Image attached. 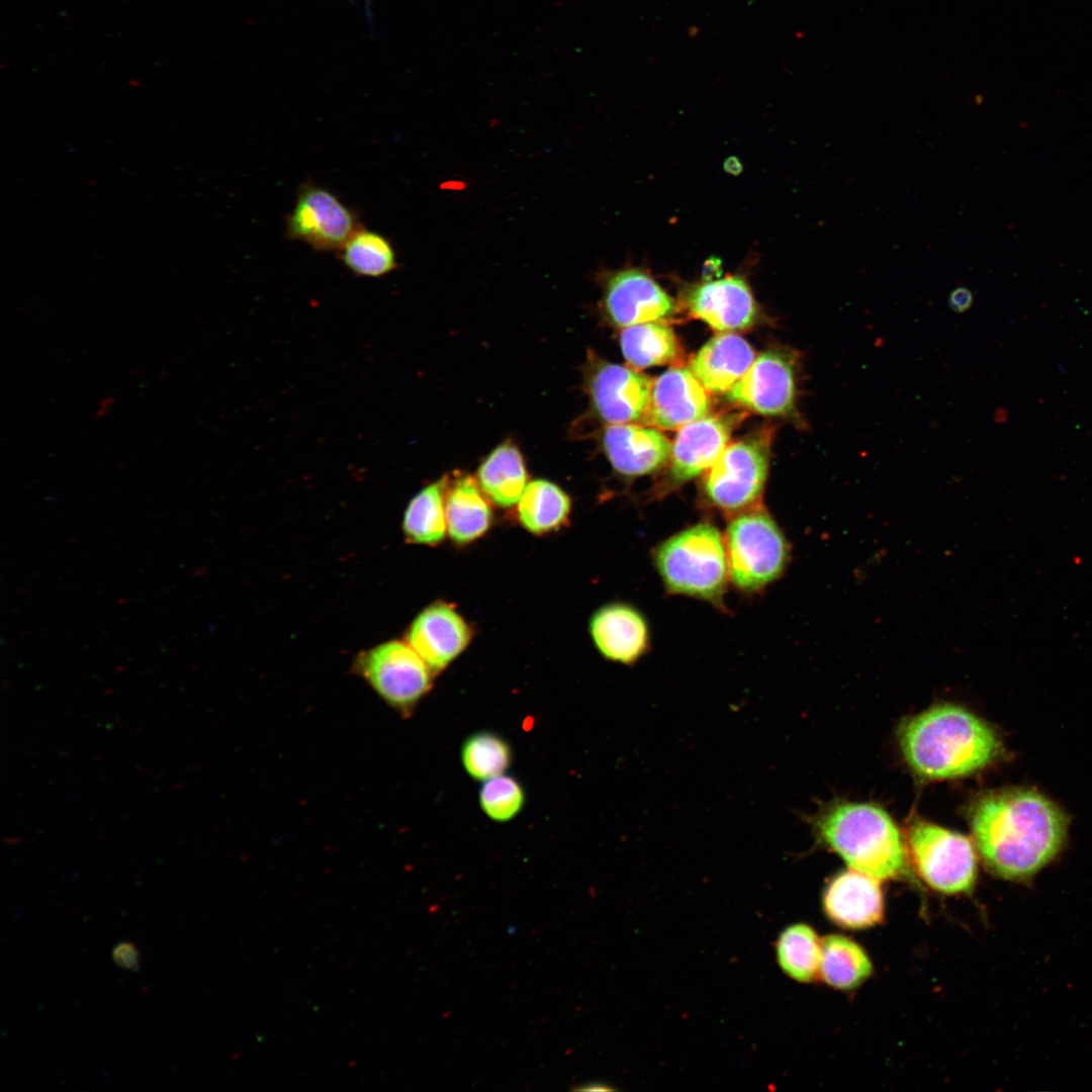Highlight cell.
<instances>
[{
    "mask_svg": "<svg viewBox=\"0 0 1092 1092\" xmlns=\"http://www.w3.org/2000/svg\"><path fill=\"white\" fill-rule=\"evenodd\" d=\"M976 847L988 870L1027 880L1060 851L1067 832L1063 812L1041 794L1004 789L981 796L970 810Z\"/></svg>",
    "mask_w": 1092,
    "mask_h": 1092,
    "instance_id": "cell-1",
    "label": "cell"
},
{
    "mask_svg": "<svg viewBox=\"0 0 1092 1092\" xmlns=\"http://www.w3.org/2000/svg\"><path fill=\"white\" fill-rule=\"evenodd\" d=\"M899 743L908 765L928 780L973 775L1001 751L995 730L974 713L942 704L905 720Z\"/></svg>",
    "mask_w": 1092,
    "mask_h": 1092,
    "instance_id": "cell-2",
    "label": "cell"
},
{
    "mask_svg": "<svg viewBox=\"0 0 1092 1092\" xmlns=\"http://www.w3.org/2000/svg\"><path fill=\"white\" fill-rule=\"evenodd\" d=\"M819 840L838 853L850 869L881 880L907 872L902 837L890 815L864 803L842 802L814 821Z\"/></svg>",
    "mask_w": 1092,
    "mask_h": 1092,
    "instance_id": "cell-3",
    "label": "cell"
},
{
    "mask_svg": "<svg viewBox=\"0 0 1092 1092\" xmlns=\"http://www.w3.org/2000/svg\"><path fill=\"white\" fill-rule=\"evenodd\" d=\"M655 566L667 590L719 604L729 568L725 540L712 524L699 523L664 540Z\"/></svg>",
    "mask_w": 1092,
    "mask_h": 1092,
    "instance_id": "cell-4",
    "label": "cell"
},
{
    "mask_svg": "<svg viewBox=\"0 0 1092 1092\" xmlns=\"http://www.w3.org/2000/svg\"><path fill=\"white\" fill-rule=\"evenodd\" d=\"M729 577L741 590H758L784 572L789 545L772 517L755 506L736 514L725 537Z\"/></svg>",
    "mask_w": 1092,
    "mask_h": 1092,
    "instance_id": "cell-5",
    "label": "cell"
},
{
    "mask_svg": "<svg viewBox=\"0 0 1092 1092\" xmlns=\"http://www.w3.org/2000/svg\"><path fill=\"white\" fill-rule=\"evenodd\" d=\"M770 440L769 431H758L725 448L704 480L713 507L733 515L755 507L767 477Z\"/></svg>",
    "mask_w": 1092,
    "mask_h": 1092,
    "instance_id": "cell-6",
    "label": "cell"
},
{
    "mask_svg": "<svg viewBox=\"0 0 1092 1092\" xmlns=\"http://www.w3.org/2000/svg\"><path fill=\"white\" fill-rule=\"evenodd\" d=\"M907 845L918 875L931 889L956 895L974 888L977 855L967 836L913 820L907 829Z\"/></svg>",
    "mask_w": 1092,
    "mask_h": 1092,
    "instance_id": "cell-7",
    "label": "cell"
},
{
    "mask_svg": "<svg viewBox=\"0 0 1092 1092\" xmlns=\"http://www.w3.org/2000/svg\"><path fill=\"white\" fill-rule=\"evenodd\" d=\"M355 670L391 708L407 716L432 688L434 671L405 642L390 640L360 653Z\"/></svg>",
    "mask_w": 1092,
    "mask_h": 1092,
    "instance_id": "cell-8",
    "label": "cell"
},
{
    "mask_svg": "<svg viewBox=\"0 0 1092 1092\" xmlns=\"http://www.w3.org/2000/svg\"><path fill=\"white\" fill-rule=\"evenodd\" d=\"M361 225L358 213L330 189L300 184L285 218V236L315 252H338Z\"/></svg>",
    "mask_w": 1092,
    "mask_h": 1092,
    "instance_id": "cell-9",
    "label": "cell"
},
{
    "mask_svg": "<svg viewBox=\"0 0 1092 1092\" xmlns=\"http://www.w3.org/2000/svg\"><path fill=\"white\" fill-rule=\"evenodd\" d=\"M601 308L607 320L621 328L659 322L674 314V299L648 270L627 265L598 273Z\"/></svg>",
    "mask_w": 1092,
    "mask_h": 1092,
    "instance_id": "cell-10",
    "label": "cell"
},
{
    "mask_svg": "<svg viewBox=\"0 0 1092 1092\" xmlns=\"http://www.w3.org/2000/svg\"><path fill=\"white\" fill-rule=\"evenodd\" d=\"M798 358L795 351L785 348L762 352L727 392L728 398L759 415L795 416Z\"/></svg>",
    "mask_w": 1092,
    "mask_h": 1092,
    "instance_id": "cell-11",
    "label": "cell"
},
{
    "mask_svg": "<svg viewBox=\"0 0 1092 1092\" xmlns=\"http://www.w3.org/2000/svg\"><path fill=\"white\" fill-rule=\"evenodd\" d=\"M584 389L596 415L608 424L643 421L652 381L634 369L608 362L593 351L583 366Z\"/></svg>",
    "mask_w": 1092,
    "mask_h": 1092,
    "instance_id": "cell-12",
    "label": "cell"
},
{
    "mask_svg": "<svg viewBox=\"0 0 1092 1092\" xmlns=\"http://www.w3.org/2000/svg\"><path fill=\"white\" fill-rule=\"evenodd\" d=\"M682 298L694 317L719 332L747 329L759 314L751 287L742 274L712 276L689 283Z\"/></svg>",
    "mask_w": 1092,
    "mask_h": 1092,
    "instance_id": "cell-13",
    "label": "cell"
},
{
    "mask_svg": "<svg viewBox=\"0 0 1092 1092\" xmlns=\"http://www.w3.org/2000/svg\"><path fill=\"white\" fill-rule=\"evenodd\" d=\"M471 629L456 610L442 602L424 609L413 621L405 642L434 673L442 671L468 645Z\"/></svg>",
    "mask_w": 1092,
    "mask_h": 1092,
    "instance_id": "cell-14",
    "label": "cell"
},
{
    "mask_svg": "<svg viewBox=\"0 0 1092 1092\" xmlns=\"http://www.w3.org/2000/svg\"><path fill=\"white\" fill-rule=\"evenodd\" d=\"M822 905L831 922L851 930L876 926L885 914L879 880L852 869L836 875L827 884Z\"/></svg>",
    "mask_w": 1092,
    "mask_h": 1092,
    "instance_id": "cell-15",
    "label": "cell"
},
{
    "mask_svg": "<svg viewBox=\"0 0 1092 1092\" xmlns=\"http://www.w3.org/2000/svg\"><path fill=\"white\" fill-rule=\"evenodd\" d=\"M735 418L705 416L684 426L670 452L668 480L681 484L709 469L728 445Z\"/></svg>",
    "mask_w": 1092,
    "mask_h": 1092,
    "instance_id": "cell-16",
    "label": "cell"
},
{
    "mask_svg": "<svg viewBox=\"0 0 1092 1092\" xmlns=\"http://www.w3.org/2000/svg\"><path fill=\"white\" fill-rule=\"evenodd\" d=\"M709 410L707 389L690 369L674 367L652 383L643 422L659 429L674 430L707 416Z\"/></svg>",
    "mask_w": 1092,
    "mask_h": 1092,
    "instance_id": "cell-17",
    "label": "cell"
},
{
    "mask_svg": "<svg viewBox=\"0 0 1092 1092\" xmlns=\"http://www.w3.org/2000/svg\"><path fill=\"white\" fill-rule=\"evenodd\" d=\"M601 441L613 468L629 477L650 474L662 467L672 445L660 431L631 423L609 424Z\"/></svg>",
    "mask_w": 1092,
    "mask_h": 1092,
    "instance_id": "cell-18",
    "label": "cell"
},
{
    "mask_svg": "<svg viewBox=\"0 0 1092 1092\" xmlns=\"http://www.w3.org/2000/svg\"><path fill=\"white\" fill-rule=\"evenodd\" d=\"M589 631L600 653L615 662L632 664L648 649L647 621L636 608L625 603H611L598 609L590 618Z\"/></svg>",
    "mask_w": 1092,
    "mask_h": 1092,
    "instance_id": "cell-19",
    "label": "cell"
},
{
    "mask_svg": "<svg viewBox=\"0 0 1092 1092\" xmlns=\"http://www.w3.org/2000/svg\"><path fill=\"white\" fill-rule=\"evenodd\" d=\"M754 351L740 336L732 333L711 338L692 358L690 370L707 389L728 392L754 361Z\"/></svg>",
    "mask_w": 1092,
    "mask_h": 1092,
    "instance_id": "cell-20",
    "label": "cell"
},
{
    "mask_svg": "<svg viewBox=\"0 0 1092 1092\" xmlns=\"http://www.w3.org/2000/svg\"><path fill=\"white\" fill-rule=\"evenodd\" d=\"M489 499L477 480L461 474L448 480L445 498L447 531L459 545L475 541L484 535L492 523Z\"/></svg>",
    "mask_w": 1092,
    "mask_h": 1092,
    "instance_id": "cell-21",
    "label": "cell"
},
{
    "mask_svg": "<svg viewBox=\"0 0 1092 1092\" xmlns=\"http://www.w3.org/2000/svg\"><path fill=\"white\" fill-rule=\"evenodd\" d=\"M476 480L494 505L502 508L517 504L528 484L525 460L518 446L507 440L480 463Z\"/></svg>",
    "mask_w": 1092,
    "mask_h": 1092,
    "instance_id": "cell-22",
    "label": "cell"
},
{
    "mask_svg": "<svg viewBox=\"0 0 1092 1092\" xmlns=\"http://www.w3.org/2000/svg\"><path fill=\"white\" fill-rule=\"evenodd\" d=\"M570 510V497L560 486L547 479H535L522 493L517 514L528 532L544 535L564 526Z\"/></svg>",
    "mask_w": 1092,
    "mask_h": 1092,
    "instance_id": "cell-23",
    "label": "cell"
},
{
    "mask_svg": "<svg viewBox=\"0 0 1092 1092\" xmlns=\"http://www.w3.org/2000/svg\"><path fill=\"white\" fill-rule=\"evenodd\" d=\"M872 974V962L857 942L840 934L822 940L819 975L828 986L840 991L853 990Z\"/></svg>",
    "mask_w": 1092,
    "mask_h": 1092,
    "instance_id": "cell-24",
    "label": "cell"
},
{
    "mask_svg": "<svg viewBox=\"0 0 1092 1092\" xmlns=\"http://www.w3.org/2000/svg\"><path fill=\"white\" fill-rule=\"evenodd\" d=\"M448 480L446 476L427 485L408 503L402 519V531L408 542L437 545L443 541L447 530L445 498Z\"/></svg>",
    "mask_w": 1092,
    "mask_h": 1092,
    "instance_id": "cell-25",
    "label": "cell"
},
{
    "mask_svg": "<svg viewBox=\"0 0 1092 1092\" xmlns=\"http://www.w3.org/2000/svg\"><path fill=\"white\" fill-rule=\"evenodd\" d=\"M341 263L354 275L380 278L398 268L396 250L381 233L360 225L337 252Z\"/></svg>",
    "mask_w": 1092,
    "mask_h": 1092,
    "instance_id": "cell-26",
    "label": "cell"
},
{
    "mask_svg": "<svg viewBox=\"0 0 1092 1092\" xmlns=\"http://www.w3.org/2000/svg\"><path fill=\"white\" fill-rule=\"evenodd\" d=\"M620 346L626 361L637 369L671 362L679 352L675 334L661 321L626 327L620 335Z\"/></svg>",
    "mask_w": 1092,
    "mask_h": 1092,
    "instance_id": "cell-27",
    "label": "cell"
},
{
    "mask_svg": "<svg viewBox=\"0 0 1092 1092\" xmlns=\"http://www.w3.org/2000/svg\"><path fill=\"white\" fill-rule=\"evenodd\" d=\"M821 942L815 930L805 923L787 927L777 942V958L782 970L798 982L813 981L819 974Z\"/></svg>",
    "mask_w": 1092,
    "mask_h": 1092,
    "instance_id": "cell-28",
    "label": "cell"
},
{
    "mask_svg": "<svg viewBox=\"0 0 1092 1092\" xmlns=\"http://www.w3.org/2000/svg\"><path fill=\"white\" fill-rule=\"evenodd\" d=\"M512 756L508 741L491 731L475 732L461 746L463 768L476 781L503 775L511 765Z\"/></svg>",
    "mask_w": 1092,
    "mask_h": 1092,
    "instance_id": "cell-29",
    "label": "cell"
},
{
    "mask_svg": "<svg viewBox=\"0 0 1092 1092\" xmlns=\"http://www.w3.org/2000/svg\"><path fill=\"white\" fill-rule=\"evenodd\" d=\"M483 813L495 822H508L519 815L526 802L522 784L514 777L499 775L484 781L479 790Z\"/></svg>",
    "mask_w": 1092,
    "mask_h": 1092,
    "instance_id": "cell-30",
    "label": "cell"
},
{
    "mask_svg": "<svg viewBox=\"0 0 1092 1092\" xmlns=\"http://www.w3.org/2000/svg\"><path fill=\"white\" fill-rule=\"evenodd\" d=\"M114 964L122 970L138 971L140 969V952L130 941H120L112 949Z\"/></svg>",
    "mask_w": 1092,
    "mask_h": 1092,
    "instance_id": "cell-31",
    "label": "cell"
},
{
    "mask_svg": "<svg viewBox=\"0 0 1092 1092\" xmlns=\"http://www.w3.org/2000/svg\"><path fill=\"white\" fill-rule=\"evenodd\" d=\"M973 292L964 286L954 288L947 298L949 308L958 313L967 311L973 305Z\"/></svg>",
    "mask_w": 1092,
    "mask_h": 1092,
    "instance_id": "cell-32",
    "label": "cell"
},
{
    "mask_svg": "<svg viewBox=\"0 0 1092 1092\" xmlns=\"http://www.w3.org/2000/svg\"><path fill=\"white\" fill-rule=\"evenodd\" d=\"M576 1089L577 1090H584V1091H594V1090L603 1091V1090H610L611 1088H609L608 1086L603 1085V1084H599V1085L598 1084H592V1085L586 1084V1085L580 1086L579 1088H576Z\"/></svg>",
    "mask_w": 1092,
    "mask_h": 1092,
    "instance_id": "cell-33",
    "label": "cell"
}]
</instances>
